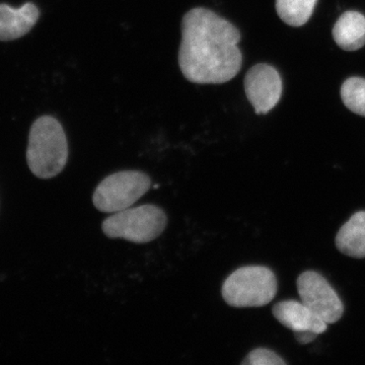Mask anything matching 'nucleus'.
Returning <instances> with one entry per match:
<instances>
[{"mask_svg":"<svg viewBox=\"0 0 365 365\" xmlns=\"http://www.w3.org/2000/svg\"><path fill=\"white\" fill-rule=\"evenodd\" d=\"M240 40L230 21L205 7L192 9L182 20L178 62L182 76L198 85L227 83L242 68Z\"/></svg>","mask_w":365,"mask_h":365,"instance_id":"1","label":"nucleus"},{"mask_svg":"<svg viewBox=\"0 0 365 365\" xmlns=\"http://www.w3.org/2000/svg\"><path fill=\"white\" fill-rule=\"evenodd\" d=\"M67 160L68 143L62 125L50 116L36 120L26 150V160L33 174L41 179H51L63 170Z\"/></svg>","mask_w":365,"mask_h":365,"instance_id":"2","label":"nucleus"},{"mask_svg":"<svg viewBox=\"0 0 365 365\" xmlns=\"http://www.w3.org/2000/svg\"><path fill=\"white\" fill-rule=\"evenodd\" d=\"M277 294V279L272 270L263 266H246L230 274L223 283L222 294L228 306H267Z\"/></svg>","mask_w":365,"mask_h":365,"instance_id":"3","label":"nucleus"},{"mask_svg":"<svg viewBox=\"0 0 365 365\" xmlns=\"http://www.w3.org/2000/svg\"><path fill=\"white\" fill-rule=\"evenodd\" d=\"M165 211L158 206L146 204L127 208L106 218L102 230L110 239H123L135 244L155 241L167 227Z\"/></svg>","mask_w":365,"mask_h":365,"instance_id":"4","label":"nucleus"},{"mask_svg":"<svg viewBox=\"0 0 365 365\" xmlns=\"http://www.w3.org/2000/svg\"><path fill=\"white\" fill-rule=\"evenodd\" d=\"M151 180L139 170H122L106 177L98 185L93 203L101 212L116 213L130 208L150 190Z\"/></svg>","mask_w":365,"mask_h":365,"instance_id":"5","label":"nucleus"},{"mask_svg":"<svg viewBox=\"0 0 365 365\" xmlns=\"http://www.w3.org/2000/svg\"><path fill=\"white\" fill-rule=\"evenodd\" d=\"M297 287L300 300L327 324L337 323L342 318V300L321 274L314 271L300 274Z\"/></svg>","mask_w":365,"mask_h":365,"instance_id":"6","label":"nucleus"},{"mask_svg":"<svg viewBox=\"0 0 365 365\" xmlns=\"http://www.w3.org/2000/svg\"><path fill=\"white\" fill-rule=\"evenodd\" d=\"M245 91L257 115L267 114L278 104L282 81L278 71L268 64H257L247 72Z\"/></svg>","mask_w":365,"mask_h":365,"instance_id":"7","label":"nucleus"},{"mask_svg":"<svg viewBox=\"0 0 365 365\" xmlns=\"http://www.w3.org/2000/svg\"><path fill=\"white\" fill-rule=\"evenodd\" d=\"M272 313L274 318L294 333L313 331L319 335L328 328V324L302 302L284 300L278 302L273 307Z\"/></svg>","mask_w":365,"mask_h":365,"instance_id":"8","label":"nucleus"},{"mask_svg":"<svg viewBox=\"0 0 365 365\" xmlns=\"http://www.w3.org/2000/svg\"><path fill=\"white\" fill-rule=\"evenodd\" d=\"M40 11L32 2L19 9L0 4V41H13L24 37L39 20Z\"/></svg>","mask_w":365,"mask_h":365,"instance_id":"9","label":"nucleus"},{"mask_svg":"<svg viewBox=\"0 0 365 365\" xmlns=\"http://www.w3.org/2000/svg\"><path fill=\"white\" fill-rule=\"evenodd\" d=\"M333 38L341 49L356 51L365 45V16L359 11L341 14L333 29Z\"/></svg>","mask_w":365,"mask_h":365,"instance_id":"10","label":"nucleus"},{"mask_svg":"<svg viewBox=\"0 0 365 365\" xmlns=\"http://www.w3.org/2000/svg\"><path fill=\"white\" fill-rule=\"evenodd\" d=\"M335 244L341 253L355 259L365 258V211L354 213L341 227Z\"/></svg>","mask_w":365,"mask_h":365,"instance_id":"11","label":"nucleus"},{"mask_svg":"<svg viewBox=\"0 0 365 365\" xmlns=\"http://www.w3.org/2000/svg\"><path fill=\"white\" fill-rule=\"evenodd\" d=\"M317 0H276L281 20L292 26L306 25L313 14Z\"/></svg>","mask_w":365,"mask_h":365,"instance_id":"12","label":"nucleus"},{"mask_svg":"<svg viewBox=\"0 0 365 365\" xmlns=\"http://www.w3.org/2000/svg\"><path fill=\"white\" fill-rule=\"evenodd\" d=\"M341 98L350 111L365 117V79L350 78L341 88Z\"/></svg>","mask_w":365,"mask_h":365,"instance_id":"13","label":"nucleus"},{"mask_svg":"<svg viewBox=\"0 0 365 365\" xmlns=\"http://www.w3.org/2000/svg\"><path fill=\"white\" fill-rule=\"evenodd\" d=\"M242 365H285L284 361L279 355L265 348H257L247 355Z\"/></svg>","mask_w":365,"mask_h":365,"instance_id":"14","label":"nucleus"},{"mask_svg":"<svg viewBox=\"0 0 365 365\" xmlns=\"http://www.w3.org/2000/svg\"><path fill=\"white\" fill-rule=\"evenodd\" d=\"M319 334L313 331H302V332H294V337L297 342L302 345L309 344L316 339Z\"/></svg>","mask_w":365,"mask_h":365,"instance_id":"15","label":"nucleus"}]
</instances>
